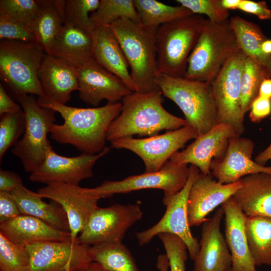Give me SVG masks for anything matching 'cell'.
<instances>
[{"label":"cell","instance_id":"obj_6","mask_svg":"<svg viewBox=\"0 0 271 271\" xmlns=\"http://www.w3.org/2000/svg\"><path fill=\"white\" fill-rule=\"evenodd\" d=\"M206 20L193 14L158 27L156 41L159 73L185 77L188 57Z\"/></svg>","mask_w":271,"mask_h":271},{"label":"cell","instance_id":"obj_51","mask_svg":"<svg viewBox=\"0 0 271 271\" xmlns=\"http://www.w3.org/2000/svg\"><path fill=\"white\" fill-rule=\"evenodd\" d=\"M241 0H221L222 6L226 10L238 9Z\"/></svg>","mask_w":271,"mask_h":271},{"label":"cell","instance_id":"obj_23","mask_svg":"<svg viewBox=\"0 0 271 271\" xmlns=\"http://www.w3.org/2000/svg\"><path fill=\"white\" fill-rule=\"evenodd\" d=\"M38 76L44 96L62 104H66L71 93L79 89L77 68L51 55L44 54Z\"/></svg>","mask_w":271,"mask_h":271},{"label":"cell","instance_id":"obj_52","mask_svg":"<svg viewBox=\"0 0 271 271\" xmlns=\"http://www.w3.org/2000/svg\"><path fill=\"white\" fill-rule=\"evenodd\" d=\"M77 271H108L98 263L92 261L87 266Z\"/></svg>","mask_w":271,"mask_h":271},{"label":"cell","instance_id":"obj_30","mask_svg":"<svg viewBox=\"0 0 271 271\" xmlns=\"http://www.w3.org/2000/svg\"><path fill=\"white\" fill-rule=\"evenodd\" d=\"M229 21L239 48L247 57L264 65L271 75V55L263 53L261 50L262 43L268 38L260 27L239 16L232 17Z\"/></svg>","mask_w":271,"mask_h":271},{"label":"cell","instance_id":"obj_14","mask_svg":"<svg viewBox=\"0 0 271 271\" xmlns=\"http://www.w3.org/2000/svg\"><path fill=\"white\" fill-rule=\"evenodd\" d=\"M90 247L71 238L29 245L26 246L30 256L26 271H77L92 261Z\"/></svg>","mask_w":271,"mask_h":271},{"label":"cell","instance_id":"obj_9","mask_svg":"<svg viewBox=\"0 0 271 271\" xmlns=\"http://www.w3.org/2000/svg\"><path fill=\"white\" fill-rule=\"evenodd\" d=\"M200 173L197 167L191 165L187 181L182 189L173 195H164L163 202L166 206V210L162 218L151 227L136 233L140 246L149 243L160 233H172L185 243L190 257L193 260L195 259L199 250V244L190 230L187 204L190 188Z\"/></svg>","mask_w":271,"mask_h":271},{"label":"cell","instance_id":"obj_11","mask_svg":"<svg viewBox=\"0 0 271 271\" xmlns=\"http://www.w3.org/2000/svg\"><path fill=\"white\" fill-rule=\"evenodd\" d=\"M143 214L138 203L98 207L77 239L79 243L89 246L122 242L127 230L142 219Z\"/></svg>","mask_w":271,"mask_h":271},{"label":"cell","instance_id":"obj_56","mask_svg":"<svg viewBox=\"0 0 271 271\" xmlns=\"http://www.w3.org/2000/svg\"><path fill=\"white\" fill-rule=\"evenodd\" d=\"M259 271H260V270H259Z\"/></svg>","mask_w":271,"mask_h":271},{"label":"cell","instance_id":"obj_4","mask_svg":"<svg viewBox=\"0 0 271 271\" xmlns=\"http://www.w3.org/2000/svg\"><path fill=\"white\" fill-rule=\"evenodd\" d=\"M156 82L163 95L183 112L187 124L198 135L217 124V112L210 82L190 80L159 73Z\"/></svg>","mask_w":271,"mask_h":271},{"label":"cell","instance_id":"obj_12","mask_svg":"<svg viewBox=\"0 0 271 271\" xmlns=\"http://www.w3.org/2000/svg\"><path fill=\"white\" fill-rule=\"evenodd\" d=\"M198 136L194 128L187 124L161 134L142 139H121L111 142V145L114 148L125 149L133 152L144 162L145 172L151 173L159 170L174 153Z\"/></svg>","mask_w":271,"mask_h":271},{"label":"cell","instance_id":"obj_16","mask_svg":"<svg viewBox=\"0 0 271 271\" xmlns=\"http://www.w3.org/2000/svg\"><path fill=\"white\" fill-rule=\"evenodd\" d=\"M109 150L105 147L97 154L82 153L76 157H67L57 154L51 148L41 166L31 173L29 180L46 184L58 182L78 185L82 180L92 177L93 166Z\"/></svg>","mask_w":271,"mask_h":271},{"label":"cell","instance_id":"obj_46","mask_svg":"<svg viewBox=\"0 0 271 271\" xmlns=\"http://www.w3.org/2000/svg\"><path fill=\"white\" fill-rule=\"evenodd\" d=\"M23 185L22 179L16 173L1 169L0 191L11 193Z\"/></svg>","mask_w":271,"mask_h":271},{"label":"cell","instance_id":"obj_15","mask_svg":"<svg viewBox=\"0 0 271 271\" xmlns=\"http://www.w3.org/2000/svg\"><path fill=\"white\" fill-rule=\"evenodd\" d=\"M189 174L187 164H178L169 159L157 171L130 176L119 181H105L94 189L104 198L146 189H161L164 195H170L182 189Z\"/></svg>","mask_w":271,"mask_h":271},{"label":"cell","instance_id":"obj_38","mask_svg":"<svg viewBox=\"0 0 271 271\" xmlns=\"http://www.w3.org/2000/svg\"><path fill=\"white\" fill-rule=\"evenodd\" d=\"M25 117L23 110L1 115L0 120V160L8 150L14 146L25 129Z\"/></svg>","mask_w":271,"mask_h":271},{"label":"cell","instance_id":"obj_49","mask_svg":"<svg viewBox=\"0 0 271 271\" xmlns=\"http://www.w3.org/2000/svg\"><path fill=\"white\" fill-rule=\"evenodd\" d=\"M258 96L271 99V77L264 79L262 82Z\"/></svg>","mask_w":271,"mask_h":271},{"label":"cell","instance_id":"obj_2","mask_svg":"<svg viewBox=\"0 0 271 271\" xmlns=\"http://www.w3.org/2000/svg\"><path fill=\"white\" fill-rule=\"evenodd\" d=\"M160 90L142 93L133 92L122 100L120 114L114 119L106 133L110 143L123 138L152 137L163 130L177 129L187 124L185 119L166 110Z\"/></svg>","mask_w":271,"mask_h":271},{"label":"cell","instance_id":"obj_13","mask_svg":"<svg viewBox=\"0 0 271 271\" xmlns=\"http://www.w3.org/2000/svg\"><path fill=\"white\" fill-rule=\"evenodd\" d=\"M37 192L43 198L49 199L61 206L65 211L72 242L76 241L92 213L98 207V201L104 198L94 188L58 182L47 184Z\"/></svg>","mask_w":271,"mask_h":271},{"label":"cell","instance_id":"obj_3","mask_svg":"<svg viewBox=\"0 0 271 271\" xmlns=\"http://www.w3.org/2000/svg\"><path fill=\"white\" fill-rule=\"evenodd\" d=\"M115 35L131 69L135 92L160 90L156 35L158 27L121 19L108 26Z\"/></svg>","mask_w":271,"mask_h":271},{"label":"cell","instance_id":"obj_50","mask_svg":"<svg viewBox=\"0 0 271 271\" xmlns=\"http://www.w3.org/2000/svg\"><path fill=\"white\" fill-rule=\"evenodd\" d=\"M156 266L159 271H169V262L166 254L158 256Z\"/></svg>","mask_w":271,"mask_h":271},{"label":"cell","instance_id":"obj_43","mask_svg":"<svg viewBox=\"0 0 271 271\" xmlns=\"http://www.w3.org/2000/svg\"><path fill=\"white\" fill-rule=\"evenodd\" d=\"M22 214L11 193L0 191V223Z\"/></svg>","mask_w":271,"mask_h":271},{"label":"cell","instance_id":"obj_31","mask_svg":"<svg viewBox=\"0 0 271 271\" xmlns=\"http://www.w3.org/2000/svg\"><path fill=\"white\" fill-rule=\"evenodd\" d=\"M245 231L255 266L271 265V218L246 217Z\"/></svg>","mask_w":271,"mask_h":271},{"label":"cell","instance_id":"obj_24","mask_svg":"<svg viewBox=\"0 0 271 271\" xmlns=\"http://www.w3.org/2000/svg\"><path fill=\"white\" fill-rule=\"evenodd\" d=\"M91 35L92 54L95 61L120 78L130 91L135 92V86L128 71V64L110 27L96 25Z\"/></svg>","mask_w":271,"mask_h":271},{"label":"cell","instance_id":"obj_25","mask_svg":"<svg viewBox=\"0 0 271 271\" xmlns=\"http://www.w3.org/2000/svg\"><path fill=\"white\" fill-rule=\"evenodd\" d=\"M0 230L14 243L25 247L36 243L71 238L69 232L57 229L35 217L24 214L0 223Z\"/></svg>","mask_w":271,"mask_h":271},{"label":"cell","instance_id":"obj_34","mask_svg":"<svg viewBox=\"0 0 271 271\" xmlns=\"http://www.w3.org/2000/svg\"><path fill=\"white\" fill-rule=\"evenodd\" d=\"M141 24L158 27L177 19L193 14L187 8L180 5L172 6L156 0H134Z\"/></svg>","mask_w":271,"mask_h":271},{"label":"cell","instance_id":"obj_40","mask_svg":"<svg viewBox=\"0 0 271 271\" xmlns=\"http://www.w3.org/2000/svg\"><path fill=\"white\" fill-rule=\"evenodd\" d=\"M157 236L164 246L169 262L170 271H186L188 249L185 243L178 236L162 233Z\"/></svg>","mask_w":271,"mask_h":271},{"label":"cell","instance_id":"obj_53","mask_svg":"<svg viewBox=\"0 0 271 271\" xmlns=\"http://www.w3.org/2000/svg\"><path fill=\"white\" fill-rule=\"evenodd\" d=\"M261 50L263 53L271 55V40L267 39L261 44Z\"/></svg>","mask_w":271,"mask_h":271},{"label":"cell","instance_id":"obj_57","mask_svg":"<svg viewBox=\"0 0 271 271\" xmlns=\"http://www.w3.org/2000/svg\"><path fill=\"white\" fill-rule=\"evenodd\" d=\"M270 2H271V1H270Z\"/></svg>","mask_w":271,"mask_h":271},{"label":"cell","instance_id":"obj_21","mask_svg":"<svg viewBox=\"0 0 271 271\" xmlns=\"http://www.w3.org/2000/svg\"><path fill=\"white\" fill-rule=\"evenodd\" d=\"M223 215L222 208H219L203 222L193 271H223L231 267V254L220 229Z\"/></svg>","mask_w":271,"mask_h":271},{"label":"cell","instance_id":"obj_5","mask_svg":"<svg viewBox=\"0 0 271 271\" xmlns=\"http://www.w3.org/2000/svg\"><path fill=\"white\" fill-rule=\"evenodd\" d=\"M238 49L229 20L215 23L206 19L188 57L184 77L211 82Z\"/></svg>","mask_w":271,"mask_h":271},{"label":"cell","instance_id":"obj_39","mask_svg":"<svg viewBox=\"0 0 271 271\" xmlns=\"http://www.w3.org/2000/svg\"><path fill=\"white\" fill-rule=\"evenodd\" d=\"M40 7L38 1L1 0L0 15L7 16L21 22L32 30Z\"/></svg>","mask_w":271,"mask_h":271},{"label":"cell","instance_id":"obj_55","mask_svg":"<svg viewBox=\"0 0 271 271\" xmlns=\"http://www.w3.org/2000/svg\"><path fill=\"white\" fill-rule=\"evenodd\" d=\"M269 118H270V120H271V115H270V116Z\"/></svg>","mask_w":271,"mask_h":271},{"label":"cell","instance_id":"obj_48","mask_svg":"<svg viewBox=\"0 0 271 271\" xmlns=\"http://www.w3.org/2000/svg\"><path fill=\"white\" fill-rule=\"evenodd\" d=\"M257 163L264 166L267 161L271 160V143L263 151L259 153L254 159Z\"/></svg>","mask_w":271,"mask_h":271},{"label":"cell","instance_id":"obj_35","mask_svg":"<svg viewBox=\"0 0 271 271\" xmlns=\"http://www.w3.org/2000/svg\"><path fill=\"white\" fill-rule=\"evenodd\" d=\"M90 17L95 26H110L121 19L141 23L134 0H100L97 9Z\"/></svg>","mask_w":271,"mask_h":271},{"label":"cell","instance_id":"obj_37","mask_svg":"<svg viewBox=\"0 0 271 271\" xmlns=\"http://www.w3.org/2000/svg\"><path fill=\"white\" fill-rule=\"evenodd\" d=\"M99 3V0H65L64 24H75L91 34L96 26L89 14L97 9Z\"/></svg>","mask_w":271,"mask_h":271},{"label":"cell","instance_id":"obj_27","mask_svg":"<svg viewBox=\"0 0 271 271\" xmlns=\"http://www.w3.org/2000/svg\"><path fill=\"white\" fill-rule=\"evenodd\" d=\"M240 181L241 187L232 196L244 214L271 218V175L251 174Z\"/></svg>","mask_w":271,"mask_h":271},{"label":"cell","instance_id":"obj_33","mask_svg":"<svg viewBox=\"0 0 271 271\" xmlns=\"http://www.w3.org/2000/svg\"><path fill=\"white\" fill-rule=\"evenodd\" d=\"M271 77L268 69L254 59L246 57L240 80V106L244 115L258 96L263 81Z\"/></svg>","mask_w":271,"mask_h":271},{"label":"cell","instance_id":"obj_44","mask_svg":"<svg viewBox=\"0 0 271 271\" xmlns=\"http://www.w3.org/2000/svg\"><path fill=\"white\" fill-rule=\"evenodd\" d=\"M249 110L250 120L259 122L271 114V99L258 96L253 101Z\"/></svg>","mask_w":271,"mask_h":271},{"label":"cell","instance_id":"obj_45","mask_svg":"<svg viewBox=\"0 0 271 271\" xmlns=\"http://www.w3.org/2000/svg\"><path fill=\"white\" fill-rule=\"evenodd\" d=\"M238 9L253 14L261 20L271 19V10L265 1L256 2L250 0H241Z\"/></svg>","mask_w":271,"mask_h":271},{"label":"cell","instance_id":"obj_41","mask_svg":"<svg viewBox=\"0 0 271 271\" xmlns=\"http://www.w3.org/2000/svg\"><path fill=\"white\" fill-rule=\"evenodd\" d=\"M176 2L194 14L206 15L211 22L221 23L229 20V10L222 6L221 0H176Z\"/></svg>","mask_w":271,"mask_h":271},{"label":"cell","instance_id":"obj_29","mask_svg":"<svg viewBox=\"0 0 271 271\" xmlns=\"http://www.w3.org/2000/svg\"><path fill=\"white\" fill-rule=\"evenodd\" d=\"M40 9L32 31L37 42L49 54L53 44L64 24V0L38 1Z\"/></svg>","mask_w":271,"mask_h":271},{"label":"cell","instance_id":"obj_36","mask_svg":"<svg viewBox=\"0 0 271 271\" xmlns=\"http://www.w3.org/2000/svg\"><path fill=\"white\" fill-rule=\"evenodd\" d=\"M29 261L26 247L14 243L0 230V271H26Z\"/></svg>","mask_w":271,"mask_h":271},{"label":"cell","instance_id":"obj_22","mask_svg":"<svg viewBox=\"0 0 271 271\" xmlns=\"http://www.w3.org/2000/svg\"><path fill=\"white\" fill-rule=\"evenodd\" d=\"M225 215V239L231 257L232 271H257L245 231L246 216L233 196L222 205Z\"/></svg>","mask_w":271,"mask_h":271},{"label":"cell","instance_id":"obj_17","mask_svg":"<svg viewBox=\"0 0 271 271\" xmlns=\"http://www.w3.org/2000/svg\"><path fill=\"white\" fill-rule=\"evenodd\" d=\"M77 76L79 98L94 107L104 100L107 103L118 102L133 92L94 59L77 68Z\"/></svg>","mask_w":271,"mask_h":271},{"label":"cell","instance_id":"obj_32","mask_svg":"<svg viewBox=\"0 0 271 271\" xmlns=\"http://www.w3.org/2000/svg\"><path fill=\"white\" fill-rule=\"evenodd\" d=\"M90 254L92 261L108 271H141L122 242L90 246Z\"/></svg>","mask_w":271,"mask_h":271},{"label":"cell","instance_id":"obj_1","mask_svg":"<svg viewBox=\"0 0 271 271\" xmlns=\"http://www.w3.org/2000/svg\"><path fill=\"white\" fill-rule=\"evenodd\" d=\"M37 101L41 106L59 112L64 119L62 124H53L51 138L89 154H97L103 150L108 127L122 108L119 102L101 107L79 108L59 103L45 96L38 97Z\"/></svg>","mask_w":271,"mask_h":271},{"label":"cell","instance_id":"obj_10","mask_svg":"<svg viewBox=\"0 0 271 271\" xmlns=\"http://www.w3.org/2000/svg\"><path fill=\"white\" fill-rule=\"evenodd\" d=\"M246 56L238 49L210 82L217 112V124L230 125L240 136L245 130L240 106V80Z\"/></svg>","mask_w":271,"mask_h":271},{"label":"cell","instance_id":"obj_20","mask_svg":"<svg viewBox=\"0 0 271 271\" xmlns=\"http://www.w3.org/2000/svg\"><path fill=\"white\" fill-rule=\"evenodd\" d=\"M254 146L249 138L240 136L231 138L223 159L212 161V175L224 184L237 182L248 175L260 173L271 175V166L261 165L251 159Z\"/></svg>","mask_w":271,"mask_h":271},{"label":"cell","instance_id":"obj_7","mask_svg":"<svg viewBox=\"0 0 271 271\" xmlns=\"http://www.w3.org/2000/svg\"><path fill=\"white\" fill-rule=\"evenodd\" d=\"M44 51L37 42L1 40V78L17 97L44 95L38 76Z\"/></svg>","mask_w":271,"mask_h":271},{"label":"cell","instance_id":"obj_28","mask_svg":"<svg viewBox=\"0 0 271 271\" xmlns=\"http://www.w3.org/2000/svg\"><path fill=\"white\" fill-rule=\"evenodd\" d=\"M11 193L22 214L35 217L57 229L70 232L67 215L61 206L46 203L38 192L23 185Z\"/></svg>","mask_w":271,"mask_h":271},{"label":"cell","instance_id":"obj_19","mask_svg":"<svg viewBox=\"0 0 271 271\" xmlns=\"http://www.w3.org/2000/svg\"><path fill=\"white\" fill-rule=\"evenodd\" d=\"M241 186L240 180L224 184L214 179L211 174L200 173L190 188L187 200L190 227L202 224L208 214L232 197Z\"/></svg>","mask_w":271,"mask_h":271},{"label":"cell","instance_id":"obj_54","mask_svg":"<svg viewBox=\"0 0 271 271\" xmlns=\"http://www.w3.org/2000/svg\"><path fill=\"white\" fill-rule=\"evenodd\" d=\"M223 271H232L231 267H230L226 270H223Z\"/></svg>","mask_w":271,"mask_h":271},{"label":"cell","instance_id":"obj_42","mask_svg":"<svg viewBox=\"0 0 271 271\" xmlns=\"http://www.w3.org/2000/svg\"><path fill=\"white\" fill-rule=\"evenodd\" d=\"M0 39L37 42L35 34L28 26L4 15H0Z\"/></svg>","mask_w":271,"mask_h":271},{"label":"cell","instance_id":"obj_47","mask_svg":"<svg viewBox=\"0 0 271 271\" xmlns=\"http://www.w3.org/2000/svg\"><path fill=\"white\" fill-rule=\"evenodd\" d=\"M22 110L20 105L14 101L0 84V114L13 113Z\"/></svg>","mask_w":271,"mask_h":271},{"label":"cell","instance_id":"obj_8","mask_svg":"<svg viewBox=\"0 0 271 271\" xmlns=\"http://www.w3.org/2000/svg\"><path fill=\"white\" fill-rule=\"evenodd\" d=\"M25 117L22 138L13 146L12 153L19 158L26 171H36L52 148L47 136L55 121L56 111L41 106L32 95L17 97Z\"/></svg>","mask_w":271,"mask_h":271},{"label":"cell","instance_id":"obj_18","mask_svg":"<svg viewBox=\"0 0 271 271\" xmlns=\"http://www.w3.org/2000/svg\"><path fill=\"white\" fill-rule=\"evenodd\" d=\"M236 136H239L230 125L217 124L207 132L198 136L186 149L174 153L170 160L178 164H191L200 173L210 174L212 161L223 159L230 139Z\"/></svg>","mask_w":271,"mask_h":271},{"label":"cell","instance_id":"obj_26","mask_svg":"<svg viewBox=\"0 0 271 271\" xmlns=\"http://www.w3.org/2000/svg\"><path fill=\"white\" fill-rule=\"evenodd\" d=\"M91 34L81 27L65 23L56 38L49 55L78 68L93 59Z\"/></svg>","mask_w":271,"mask_h":271}]
</instances>
